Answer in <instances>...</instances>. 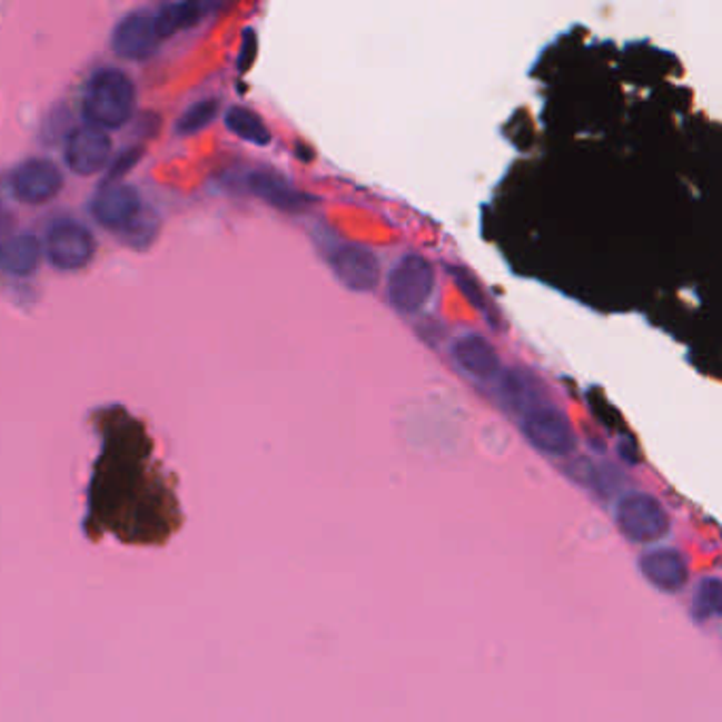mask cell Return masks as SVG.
I'll use <instances>...</instances> for the list:
<instances>
[{
  "label": "cell",
  "instance_id": "obj_1",
  "mask_svg": "<svg viewBox=\"0 0 722 722\" xmlns=\"http://www.w3.org/2000/svg\"><path fill=\"white\" fill-rule=\"evenodd\" d=\"M136 109V88L126 72L102 68L91 75L83 93V115L88 126L117 130L126 126Z\"/></svg>",
  "mask_w": 722,
  "mask_h": 722
},
{
  "label": "cell",
  "instance_id": "obj_2",
  "mask_svg": "<svg viewBox=\"0 0 722 722\" xmlns=\"http://www.w3.org/2000/svg\"><path fill=\"white\" fill-rule=\"evenodd\" d=\"M435 290V269L422 255H405L388 278V299L396 311L416 314Z\"/></svg>",
  "mask_w": 722,
  "mask_h": 722
},
{
  "label": "cell",
  "instance_id": "obj_3",
  "mask_svg": "<svg viewBox=\"0 0 722 722\" xmlns=\"http://www.w3.org/2000/svg\"><path fill=\"white\" fill-rule=\"evenodd\" d=\"M43 248L51 265L65 271H75L91 263L96 255V240L81 222L58 220L49 227Z\"/></svg>",
  "mask_w": 722,
  "mask_h": 722
},
{
  "label": "cell",
  "instance_id": "obj_4",
  "mask_svg": "<svg viewBox=\"0 0 722 722\" xmlns=\"http://www.w3.org/2000/svg\"><path fill=\"white\" fill-rule=\"evenodd\" d=\"M522 431L527 441L548 456H568L576 447V435L568 417L557 407L541 405L522 417Z\"/></svg>",
  "mask_w": 722,
  "mask_h": 722
},
{
  "label": "cell",
  "instance_id": "obj_5",
  "mask_svg": "<svg viewBox=\"0 0 722 722\" xmlns=\"http://www.w3.org/2000/svg\"><path fill=\"white\" fill-rule=\"evenodd\" d=\"M616 524L623 534L637 543H649L661 538L670 522L656 498L649 494H627L616 506Z\"/></svg>",
  "mask_w": 722,
  "mask_h": 722
},
{
  "label": "cell",
  "instance_id": "obj_6",
  "mask_svg": "<svg viewBox=\"0 0 722 722\" xmlns=\"http://www.w3.org/2000/svg\"><path fill=\"white\" fill-rule=\"evenodd\" d=\"M65 187L62 170L43 157L20 164L11 175V189L26 204H44L58 196Z\"/></svg>",
  "mask_w": 722,
  "mask_h": 722
},
{
  "label": "cell",
  "instance_id": "obj_7",
  "mask_svg": "<svg viewBox=\"0 0 722 722\" xmlns=\"http://www.w3.org/2000/svg\"><path fill=\"white\" fill-rule=\"evenodd\" d=\"M159 34L155 28V13L149 9L130 11L112 30V49L126 60H147L154 56Z\"/></svg>",
  "mask_w": 722,
  "mask_h": 722
},
{
  "label": "cell",
  "instance_id": "obj_8",
  "mask_svg": "<svg viewBox=\"0 0 722 722\" xmlns=\"http://www.w3.org/2000/svg\"><path fill=\"white\" fill-rule=\"evenodd\" d=\"M330 267L337 280L354 293H372L379 285V261L369 248L360 244H346L333 250Z\"/></svg>",
  "mask_w": 722,
  "mask_h": 722
},
{
  "label": "cell",
  "instance_id": "obj_9",
  "mask_svg": "<svg viewBox=\"0 0 722 722\" xmlns=\"http://www.w3.org/2000/svg\"><path fill=\"white\" fill-rule=\"evenodd\" d=\"M110 149H112V142H110L109 133L86 123V126L70 131V136L66 140V164L75 175H96L105 168Z\"/></svg>",
  "mask_w": 722,
  "mask_h": 722
},
{
  "label": "cell",
  "instance_id": "obj_10",
  "mask_svg": "<svg viewBox=\"0 0 722 722\" xmlns=\"http://www.w3.org/2000/svg\"><path fill=\"white\" fill-rule=\"evenodd\" d=\"M91 215L102 227L109 229L130 227L140 215V196L130 185L110 180L91 199Z\"/></svg>",
  "mask_w": 722,
  "mask_h": 722
},
{
  "label": "cell",
  "instance_id": "obj_11",
  "mask_svg": "<svg viewBox=\"0 0 722 722\" xmlns=\"http://www.w3.org/2000/svg\"><path fill=\"white\" fill-rule=\"evenodd\" d=\"M452 356L459 369L475 379H494L501 373L496 348L482 335H464L452 346Z\"/></svg>",
  "mask_w": 722,
  "mask_h": 722
},
{
  "label": "cell",
  "instance_id": "obj_12",
  "mask_svg": "<svg viewBox=\"0 0 722 722\" xmlns=\"http://www.w3.org/2000/svg\"><path fill=\"white\" fill-rule=\"evenodd\" d=\"M498 398L504 409L525 416L534 407L545 405V393L534 375L522 369L498 373Z\"/></svg>",
  "mask_w": 722,
  "mask_h": 722
},
{
  "label": "cell",
  "instance_id": "obj_13",
  "mask_svg": "<svg viewBox=\"0 0 722 722\" xmlns=\"http://www.w3.org/2000/svg\"><path fill=\"white\" fill-rule=\"evenodd\" d=\"M248 189L255 196L265 199L269 206L285 212H299L307 201V197L301 191H297L285 176L269 170H259L248 176Z\"/></svg>",
  "mask_w": 722,
  "mask_h": 722
},
{
  "label": "cell",
  "instance_id": "obj_14",
  "mask_svg": "<svg viewBox=\"0 0 722 722\" xmlns=\"http://www.w3.org/2000/svg\"><path fill=\"white\" fill-rule=\"evenodd\" d=\"M44 248L39 238L23 234L0 241V271L9 276H28L43 261Z\"/></svg>",
  "mask_w": 722,
  "mask_h": 722
},
{
  "label": "cell",
  "instance_id": "obj_15",
  "mask_svg": "<svg viewBox=\"0 0 722 722\" xmlns=\"http://www.w3.org/2000/svg\"><path fill=\"white\" fill-rule=\"evenodd\" d=\"M642 572L655 587L663 591L682 590L689 578L684 557L670 548H659L653 553H646L642 557Z\"/></svg>",
  "mask_w": 722,
  "mask_h": 722
},
{
  "label": "cell",
  "instance_id": "obj_16",
  "mask_svg": "<svg viewBox=\"0 0 722 722\" xmlns=\"http://www.w3.org/2000/svg\"><path fill=\"white\" fill-rule=\"evenodd\" d=\"M206 4L204 2H168L164 4L157 13H155V28L159 39H168L176 34L182 28H191L197 22H201L204 13H206Z\"/></svg>",
  "mask_w": 722,
  "mask_h": 722
},
{
  "label": "cell",
  "instance_id": "obj_17",
  "mask_svg": "<svg viewBox=\"0 0 722 722\" xmlns=\"http://www.w3.org/2000/svg\"><path fill=\"white\" fill-rule=\"evenodd\" d=\"M225 123L236 136H240L241 140H246L250 145L267 147L271 142V133L267 130V126L259 119V115H255L253 110L244 109V107H231L225 115Z\"/></svg>",
  "mask_w": 722,
  "mask_h": 722
},
{
  "label": "cell",
  "instance_id": "obj_18",
  "mask_svg": "<svg viewBox=\"0 0 722 722\" xmlns=\"http://www.w3.org/2000/svg\"><path fill=\"white\" fill-rule=\"evenodd\" d=\"M219 115V102L217 100H199L194 107L185 110L176 123V131L187 136V133H196V131L204 130L206 126H210Z\"/></svg>",
  "mask_w": 722,
  "mask_h": 722
},
{
  "label": "cell",
  "instance_id": "obj_19",
  "mask_svg": "<svg viewBox=\"0 0 722 722\" xmlns=\"http://www.w3.org/2000/svg\"><path fill=\"white\" fill-rule=\"evenodd\" d=\"M721 611V587H719V581H708L701 585L700 593L695 597V614L705 621L714 614H719Z\"/></svg>",
  "mask_w": 722,
  "mask_h": 722
},
{
  "label": "cell",
  "instance_id": "obj_20",
  "mask_svg": "<svg viewBox=\"0 0 722 722\" xmlns=\"http://www.w3.org/2000/svg\"><path fill=\"white\" fill-rule=\"evenodd\" d=\"M454 278H456V283H458L459 288L464 290V295L473 301V306L479 307L482 311H485V306H483V295L482 290H479V286H477V283L464 271V269H454Z\"/></svg>",
  "mask_w": 722,
  "mask_h": 722
},
{
  "label": "cell",
  "instance_id": "obj_21",
  "mask_svg": "<svg viewBox=\"0 0 722 722\" xmlns=\"http://www.w3.org/2000/svg\"><path fill=\"white\" fill-rule=\"evenodd\" d=\"M138 157H140V151L138 149H130V151H126V154H121V157L115 161V166H112V172H110V180H115L117 176L123 175V172H128L130 170L131 166L138 161Z\"/></svg>",
  "mask_w": 722,
  "mask_h": 722
}]
</instances>
